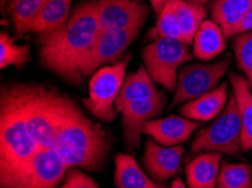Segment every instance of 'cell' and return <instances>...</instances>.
Instances as JSON below:
<instances>
[{"instance_id":"cell-1","label":"cell","mask_w":252,"mask_h":188,"mask_svg":"<svg viewBox=\"0 0 252 188\" xmlns=\"http://www.w3.org/2000/svg\"><path fill=\"white\" fill-rule=\"evenodd\" d=\"M100 33L95 0L81 3L72 11L66 25L39 34L41 64L66 81L78 83L82 79L79 64Z\"/></svg>"},{"instance_id":"cell-2","label":"cell","mask_w":252,"mask_h":188,"mask_svg":"<svg viewBox=\"0 0 252 188\" xmlns=\"http://www.w3.org/2000/svg\"><path fill=\"white\" fill-rule=\"evenodd\" d=\"M39 145L29 132L18 85L2 88L0 102V188H17Z\"/></svg>"},{"instance_id":"cell-3","label":"cell","mask_w":252,"mask_h":188,"mask_svg":"<svg viewBox=\"0 0 252 188\" xmlns=\"http://www.w3.org/2000/svg\"><path fill=\"white\" fill-rule=\"evenodd\" d=\"M53 150L69 169L96 171L108 160L110 141L102 126L91 121L72 101Z\"/></svg>"},{"instance_id":"cell-4","label":"cell","mask_w":252,"mask_h":188,"mask_svg":"<svg viewBox=\"0 0 252 188\" xmlns=\"http://www.w3.org/2000/svg\"><path fill=\"white\" fill-rule=\"evenodd\" d=\"M242 122L235 95L228 97L226 105L211 125L196 134L189 157L204 152L236 155L241 149Z\"/></svg>"},{"instance_id":"cell-5","label":"cell","mask_w":252,"mask_h":188,"mask_svg":"<svg viewBox=\"0 0 252 188\" xmlns=\"http://www.w3.org/2000/svg\"><path fill=\"white\" fill-rule=\"evenodd\" d=\"M141 56L151 78L171 93L177 89L179 68L192 60L188 44L165 37L156 38L146 45Z\"/></svg>"},{"instance_id":"cell-6","label":"cell","mask_w":252,"mask_h":188,"mask_svg":"<svg viewBox=\"0 0 252 188\" xmlns=\"http://www.w3.org/2000/svg\"><path fill=\"white\" fill-rule=\"evenodd\" d=\"M130 59L131 54L128 53L119 62L101 68L92 77L90 95L83 99V104L95 117L109 123L116 120V101L125 82L126 69Z\"/></svg>"},{"instance_id":"cell-7","label":"cell","mask_w":252,"mask_h":188,"mask_svg":"<svg viewBox=\"0 0 252 188\" xmlns=\"http://www.w3.org/2000/svg\"><path fill=\"white\" fill-rule=\"evenodd\" d=\"M231 64V54L213 63H191L183 66L178 75L171 107L191 102L200 96L216 89Z\"/></svg>"},{"instance_id":"cell-8","label":"cell","mask_w":252,"mask_h":188,"mask_svg":"<svg viewBox=\"0 0 252 188\" xmlns=\"http://www.w3.org/2000/svg\"><path fill=\"white\" fill-rule=\"evenodd\" d=\"M140 32V28L101 30L90 52L79 64V74L90 77L105 64L119 62L121 56Z\"/></svg>"},{"instance_id":"cell-9","label":"cell","mask_w":252,"mask_h":188,"mask_svg":"<svg viewBox=\"0 0 252 188\" xmlns=\"http://www.w3.org/2000/svg\"><path fill=\"white\" fill-rule=\"evenodd\" d=\"M101 30L141 28L150 9L139 0H95Z\"/></svg>"},{"instance_id":"cell-10","label":"cell","mask_w":252,"mask_h":188,"mask_svg":"<svg viewBox=\"0 0 252 188\" xmlns=\"http://www.w3.org/2000/svg\"><path fill=\"white\" fill-rule=\"evenodd\" d=\"M165 106V96L158 93L148 101L132 103L122 110V135L125 144L130 150L140 147V137L148 121L161 115Z\"/></svg>"},{"instance_id":"cell-11","label":"cell","mask_w":252,"mask_h":188,"mask_svg":"<svg viewBox=\"0 0 252 188\" xmlns=\"http://www.w3.org/2000/svg\"><path fill=\"white\" fill-rule=\"evenodd\" d=\"M69 168L53 149H39L17 188H58Z\"/></svg>"},{"instance_id":"cell-12","label":"cell","mask_w":252,"mask_h":188,"mask_svg":"<svg viewBox=\"0 0 252 188\" xmlns=\"http://www.w3.org/2000/svg\"><path fill=\"white\" fill-rule=\"evenodd\" d=\"M185 151L180 144L166 147L150 137L143 157L145 169L155 182H165L181 172Z\"/></svg>"},{"instance_id":"cell-13","label":"cell","mask_w":252,"mask_h":188,"mask_svg":"<svg viewBox=\"0 0 252 188\" xmlns=\"http://www.w3.org/2000/svg\"><path fill=\"white\" fill-rule=\"evenodd\" d=\"M200 128V123L186 117L171 116L148 121L144 126V133L158 143L166 147L181 144Z\"/></svg>"},{"instance_id":"cell-14","label":"cell","mask_w":252,"mask_h":188,"mask_svg":"<svg viewBox=\"0 0 252 188\" xmlns=\"http://www.w3.org/2000/svg\"><path fill=\"white\" fill-rule=\"evenodd\" d=\"M227 103V82H224L209 93L186 103L180 112L183 117L196 122H208L216 118Z\"/></svg>"},{"instance_id":"cell-15","label":"cell","mask_w":252,"mask_h":188,"mask_svg":"<svg viewBox=\"0 0 252 188\" xmlns=\"http://www.w3.org/2000/svg\"><path fill=\"white\" fill-rule=\"evenodd\" d=\"M222 158V153L204 152L187 163L186 176L189 188H216Z\"/></svg>"},{"instance_id":"cell-16","label":"cell","mask_w":252,"mask_h":188,"mask_svg":"<svg viewBox=\"0 0 252 188\" xmlns=\"http://www.w3.org/2000/svg\"><path fill=\"white\" fill-rule=\"evenodd\" d=\"M154 80L151 78L146 68L139 67L135 74L129 75L126 78L121 90L116 101V108L121 113L126 107L132 103L145 102L155 97L159 91L156 89Z\"/></svg>"},{"instance_id":"cell-17","label":"cell","mask_w":252,"mask_h":188,"mask_svg":"<svg viewBox=\"0 0 252 188\" xmlns=\"http://www.w3.org/2000/svg\"><path fill=\"white\" fill-rule=\"evenodd\" d=\"M114 164V184L118 188H170L148 177L130 155L118 153Z\"/></svg>"},{"instance_id":"cell-18","label":"cell","mask_w":252,"mask_h":188,"mask_svg":"<svg viewBox=\"0 0 252 188\" xmlns=\"http://www.w3.org/2000/svg\"><path fill=\"white\" fill-rule=\"evenodd\" d=\"M226 37L220 26L213 21L202 23L193 38V56L201 61H211L226 49Z\"/></svg>"},{"instance_id":"cell-19","label":"cell","mask_w":252,"mask_h":188,"mask_svg":"<svg viewBox=\"0 0 252 188\" xmlns=\"http://www.w3.org/2000/svg\"><path fill=\"white\" fill-rule=\"evenodd\" d=\"M230 81L242 122L241 150L248 152L252 150V90L247 78L242 76L231 74Z\"/></svg>"},{"instance_id":"cell-20","label":"cell","mask_w":252,"mask_h":188,"mask_svg":"<svg viewBox=\"0 0 252 188\" xmlns=\"http://www.w3.org/2000/svg\"><path fill=\"white\" fill-rule=\"evenodd\" d=\"M209 10L225 35L252 10V0H215L209 5Z\"/></svg>"},{"instance_id":"cell-21","label":"cell","mask_w":252,"mask_h":188,"mask_svg":"<svg viewBox=\"0 0 252 188\" xmlns=\"http://www.w3.org/2000/svg\"><path fill=\"white\" fill-rule=\"evenodd\" d=\"M72 0H48L31 32L43 34L58 29L69 21Z\"/></svg>"},{"instance_id":"cell-22","label":"cell","mask_w":252,"mask_h":188,"mask_svg":"<svg viewBox=\"0 0 252 188\" xmlns=\"http://www.w3.org/2000/svg\"><path fill=\"white\" fill-rule=\"evenodd\" d=\"M47 1L48 0H10V16L18 37L31 32Z\"/></svg>"},{"instance_id":"cell-23","label":"cell","mask_w":252,"mask_h":188,"mask_svg":"<svg viewBox=\"0 0 252 188\" xmlns=\"http://www.w3.org/2000/svg\"><path fill=\"white\" fill-rule=\"evenodd\" d=\"M173 3L182 28L183 42L188 45L191 44L198 29L206 21L207 10L205 7L192 5L186 0H173Z\"/></svg>"},{"instance_id":"cell-24","label":"cell","mask_w":252,"mask_h":188,"mask_svg":"<svg viewBox=\"0 0 252 188\" xmlns=\"http://www.w3.org/2000/svg\"><path fill=\"white\" fill-rule=\"evenodd\" d=\"M216 188H252V168L248 163L223 162Z\"/></svg>"},{"instance_id":"cell-25","label":"cell","mask_w":252,"mask_h":188,"mask_svg":"<svg viewBox=\"0 0 252 188\" xmlns=\"http://www.w3.org/2000/svg\"><path fill=\"white\" fill-rule=\"evenodd\" d=\"M31 48L29 45H17L8 33L0 34V68L8 66L23 68L30 60Z\"/></svg>"},{"instance_id":"cell-26","label":"cell","mask_w":252,"mask_h":188,"mask_svg":"<svg viewBox=\"0 0 252 188\" xmlns=\"http://www.w3.org/2000/svg\"><path fill=\"white\" fill-rule=\"evenodd\" d=\"M154 32L156 38H173V40L183 42L182 28L177 13H175L173 0H169V2L164 6L161 14L158 15Z\"/></svg>"},{"instance_id":"cell-27","label":"cell","mask_w":252,"mask_h":188,"mask_svg":"<svg viewBox=\"0 0 252 188\" xmlns=\"http://www.w3.org/2000/svg\"><path fill=\"white\" fill-rule=\"evenodd\" d=\"M233 50L238 68L246 75L252 90V30L236 35Z\"/></svg>"},{"instance_id":"cell-28","label":"cell","mask_w":252,"mask_h":188,"mask_svg":"<svg viewBox=\"0 0 252 188\" xmlns=\"http://www.w3.org/2000/svg\"><path fill=\"white\" fill-rule=\"evenodd\" d=\"M60 188H98V185L93 178L75 167L67 171L66 179Z\"/></svg>"},{"instance_id":"cell-29","label":"cell","mask_w":252,"mask_h":188,"mask_svg":"<svg viewBox=\"0 0 252 188\" xmlns=\"http://www.w3.org/2000/svg\"><path fill=\"white\" fill-rule=\"evenodd\" d=\"M251 30H252V10L246 15V17H244L238 25L228 30V32L225 34V37L228 38L234 35H239V34H242V33L251 32Z\"/></svg>"},{"instance_id":"cell-30","label":"cell","mask_w":252,"mask_h":188,"mask_svg":"<svg viewBox=\"0 0 252 188\" xmlns=\"http://www.w3.org/2000/svg\"><path fill=\"white\" fill-rule=\"evenodd\" d=\"M150 2L153 7V9L155 11V14L158 16V15L161 14V11L163 10L164 6L169 2V0H150Z\"/></svg>"},{"instance_id":"cell-31","label":"cell","mask_w":252,"mask_h":188,"mask_svg":"<svg viewBox=\"0 0 252 188\" xmlns=\"http://www.w3.org/2000/svg\"><path fill=\"white\" fill-rule=\"evenodd\" d=\"M187 2L192 3V5H197V6H201L205 7V5H208V3H212L215 0H186Z\"/></svg>"},{"instance_id":"cell-32","label":"cell","mask_w":252,"mask_h":188,"mask_svg":"<svg viewBox=\"0 0 252 188\" xmlns=\"http://www.w3.org/2000/svg\"><path fill=\"white\" fill-rule=\"evenodd\" d=\"M170 188H187V187L185 184H183L182 179L180 177H178V178H175L173 182H172Z\"/></svg>"}]
</instances>
